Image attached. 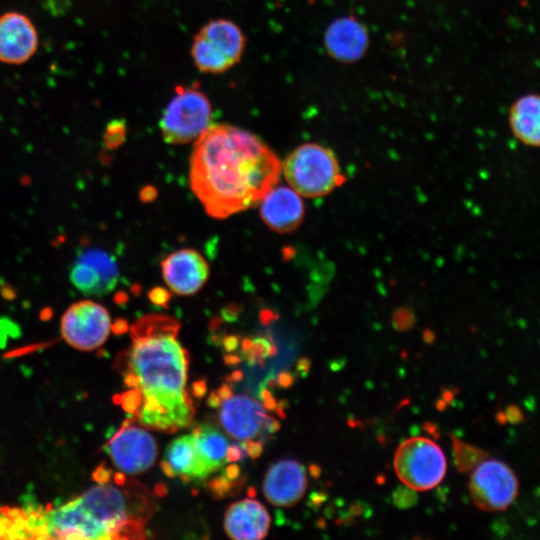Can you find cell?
<instances>
[{"instance_id":"1","label":"cell","mask_w":540,"mask_h":540,"mask_svg":"<svg viewBox=\"0 0 540 540\" xmlns=\"http://www.w3.org/2000/svg\"><path fill=\"white\" fill-rule=\"evenodd\" d=\"M190 186L205 211L227 218L260 203L278 183L281 164L256 135L228 124H210L196 139Z\"/></svg>"},{"instance_id":"2","label":"cell","mask_w":540,"mask_h":540,"mask_svg":"<svg viewBox=\"0 0 540 540\" xmlns=\"http://www.w3.org/2000/svg\"><path fill=\"white\" fill-rule=\"evenodd\" d=\"M121 485L100 482L50 509L3 511L0 538H144L145 524L156 506L146 492Z\"/></svg>"},{"instance_id":"3","label":"cell","mask_w":540,"mask_h":540,"mask_svg":"<svg viewBox=\"0 0 540 540\" xmlns=\"http://www.w3.org/2000/svg\"><path fill=\"white\" fill-rule=\"evenodd\" d=\"M180 324L148 315L131 327L132 344L124 357V383L159 405L143 426L173 433L191 424L194 407L185 391L188 354L177 340Z\"/></svg>"},{"instance_id":"4","label":"cell","mask_w":540,"mask_h":540,"mask_svg":"<svg viewBox=\"0 0 540 540\" xmlns=\"http://www.w3.org/2000/svg\"><path fill=\"white\" fill-rule=\"evenodd\" d=\"M283 172L292 189L308 198L325 196L343 181L335 153L317 143L293 150L283 163Z\"/></svg>"},{"instance_id":"5","label":"cell","mask_w":540,"mask_h":540,"mask_svg":"<svg viewBox=\"0 0 540 540\" xmlns=\"http://www.w3.org/2000/svg\"><path fill=\"white\" fill-rule=\"evenodd\" d=\"M212 106L196 88L178 87L160 121L164 140L185 144L196 140L211 124Z\"/></svg>"},{"instance_id":"6","label":"cell","mask_w":540,"mask_h":540,"mask_svg":"<svg viewBox=\"0 0 540 540\" xmlns=\"http://www.w3.org/2000/svg\"><path fill=\"white\" fill-rule=\"evenodd\" d=\"M394 468L407 487L426 491L437 486L445 476L446 459L441 448L425 437L406 439L397 448Z\"/></svg>"},{"instance_id":"7","label":"cell","mask_w":540,"mask_h":540,"mask_svg":"<svg viewBox=\"0 0 540 540\" xmlns=\"http://www.w3.org/2000/svg\"><path fill=\"white\" fill-rule=\"evenodd\" d=\"M469 479L473 503L487 512L502 511L514 501L518 480L513 470L496 459L481 461Z\"/></svg>"},{"instance_id":"8","label":"cell","mask_w":540,"mask_h":540,"mask_svg":"<svg viewBox=\"0 0 540 540\" xmlns=\"http://www.w3.org/2000/svg\"><path fill=\"white\" fill-rule=\"evenodd\" d=\"M111 319L104 306L90 300L72 304L61 318V334L72 347L93 351L107 340Z\"/></svg>"},{"instance_id":"9","label":"cell","mask_w":540,"mask_h":540,"mask_svg":"<svg viewBox=\"0 0 540 540\" xmlns=\"http://www.w3.org/2000/svg\"><path fill=\"white\" fill-rule=\"evenodd\" d=\"M125 421L106 444V453L124 474L136 475L150 469L157 456V445L143 427Z\"/></svg>"},{"instance_id":"10","label":"cell","mask_w":540,"mask_h":540,"mask_svg":"<svg viewBox=\"0 0 540 540\" xmlns=\"http://www.w3.org/2000/svg\"><path fill=\"white\" fill-rule=\"evenodd\" d=\"M118 278L115 258L97 248L80 251L70 272L73 285L84 294L94 296L109 293L116 286Z\"/></svg>"},{"instance_id":"11","label":"cell","mask_w":540,"mask_h":540,"mask_svg":"<svg viewBox=\"0 0 540 540\" xmlns=\"http://www.w3.org/2000/svg\"><path fill=\"white\" fill-rule=\"evenodd\" d=\"M37 48V30L26 15L11 11L0 16L1 62L23 64L35 54Z\"/></svg>"},{"instance_id":"12","label":"cell","mask_w":540,"mask_h":540,"mask_svg":"<svg viewBox=\"0 0 540 540\" xmlns=\"http://www.w3.org/2000/svg\"><path fill=\"white\" fill-rule=\"evenodd\" d=\"M161 268L165 283L178 295L196 293L209 276L207 262L193 249H181L170 254L161 263Z\"/></svg>"},{"instance_id":"13","label":"cell","mask_w":540,"mask_h":540,"mask_svg":"<svg viewBox=\"0 0 540 540\" xmlns=\"http://www.w3.org/2000/svg\"><path fill=\"white\" fill-rule=\"evenodd\" d=\"M370 45L369 34L362 22L352 16L332 21L324 33L327 53L336 61L355 63L361 60Z\"/></svg>"},{"instance_id":"14","label":"cell","mask_w":540,"mask_h":540,"mask_svg":"<svg viewBox=\"0 0 540 540\" xmlns=\"http://www.w3.org/2000/svg\"><path fill=\"white\" fill-rule=\"evenodd\" d=\"M306 488L307 475L304 466L291 459L274 463L263 481L265 497L278 507H289L297 503Z\"/></svg>"},{"instance_id":"15","label":"cell","mask_w":540,"mask_h":540,"mask_svg":"<svg viewBox=\"0 0 540 540\" xmlns=\"http://www.w3.org/2000/svg\"><path fill=\"white\" fill-rule=\"evenodd\" d=\"M219 420L225 431L237 440L259 437L264 430V407L246 395H236L223 400Z\"/></svg>"},{"instance_id":"16","label":"cell","mask_w":540,"mask_h":540,"mask_svg":"<svg viewBox=\"0 0 540 540\" xmlns=\"http://www.w3.org/2000/svg\"><path fill=\"white\" fill-rule=\"evenodd\" d=\"M260 215L270 229L290 233L304 218L303 201L293 189L274 186L260 201Z\"/></svg>"},{"instance_id":"17","label":"cell","mask_w":540,"mask_h":540,"mask_svg":"<svg viewBox=\"0 0 540 540\" xmlns=\"http://www.w3.org/2000/svg\"><path fill=\"white\" fill-rule=\"evenodd\" d=\"M269 526V514L256 500L244 499L234 502L225 513L224 529L232 539H263L268 534Z\"/></svg>"},{"instance_id":"18","label":"cell","mask_w":540,"mask_h":540,"mask_svg":"<svg viewBox=\"0 0 540 540\" xmlns=\"http://www.w3.org/2000/svg\"><path fill=\"white\" fill-rule=\"evenodd\" d=\"M509 125L514 136L523 144L538 147L540 142V98L527 93L516 99L509 110Z\"/></svg>"},{"instance_id":"19","label":"cell","mask_w":540,"mask_h":540,"mask_svg":"<svg viewBox=\"0 0 540 540\" xmlns=\"http://www.w3.org/2000/svg\"><path fill=\"white\" fill-rule=\"evenodd\" d=\"M198 34L233 66L241 59L246 41L243 32L234 22L227 19L212 20Z\"/></svg>"},{"instance_id":"20","label":"cell","mask_w":540,"mask_h":540,"mask_svg":"<svg viewBox=\"0 0 540 540\" xmlns=\"http://www.w3.org/2000/svg\"><path fill=\"white\" fill-rule=\"evenodd\" d=\"M165 460L170 463L178 476L185 474L193 480L204 479L209 475L191 434L174 439L166 448Z\"/></svg>"},{"instance_id":"21","label":"cell","mask_w":540,"mask_h":540,"mask_svg":"<svg viewBox=\"0 0 540 540\" xmlns=\"http://www.w3.org/2000/svg\"><path fill=\"white\" fill-rule=\"evenodd\" d=\"M193 437L197 452L208 473L210 474L220 469L226 462L227 438L218 430L203 425H201L199 434Z\"/></svg>"},{"instance_id":"22","label":"cell","mask_w":540,"mask_h":540,"mask_svg":"<svg viewBox=\"0 0 540 540\" xmlns=\"http://www.w3.org/2000/svg\"><path fill=\"white\" fill-rule=\"evenodd\" d=\"M452 440L454 461L460 472H467L474 468L487 456L485 451L457 439L454 435Z\"/></svg>"},{"instance_id":"23","label":"cell","mask_w":540,"mask_h":540,"mask_svg":"<svg viewBox=\"0 0 540 540\" xmlns=\"http://www.w3.org/2000/svg\"><path fill=\"white\" fill-rule=\"evenodd\" d=\"M243 483L244 478H238L235 481H230L222 474L208 481L206 488L214 498L222 499L228 495L237 494Z\"/></svg>"},{"instance_id":"24","label":"cell","mask_w":540,"mask_h":540,"mask_svg":"<svg viewBox=\"0 0 540 540\" xmlns=\"http://www.w3.org/2000/svg\"><path fill=\"white\" fill-rule=\"evenodd\" d=\"M125 138V124L120 120L111 121L104 133V145L107 149L117 148Z\"/></svg>"},{"instance_id":"25","label":"cell","mask_w":540,"mask_h":540,"mask_svg":"<svg viewBox=\"0 0 540 540\" xmlns=\"http://www.w3.org/2000/svg\"><path fill=\"white\" fill-rule=\"evenodd\" d=\"M121 403L126 412L134 413L142 403L141 392L136 388H131L123 394Z\"/></svg>"},{"instance_id":"26","label":"cell","mask_w":540,"mask_h":540,"mask_svg":"<svg viewBox=\"0 0 540 540\" xmlns=\"http://www.w3.org/2000/svg\"><path fill=\"white\" fill-rule=\"evenodd\" d=\"M245 453L251 459H257L261 456L263 452V444L260 441H254L252 439L244 440L241 444Z\"/></svg>"},{"instance_id":"27","label":"cell","mask_w":540,"mask_h":540,"mask_svg":"<svg viewBox=\"0 0 540 540\" xmlns=\"http://www.w3.org/2000/svg\"><path fill=\"white\" fill-rule=\"evenodd\" d=\"M245 457V451L241 445L231 444L227 446L225 453V461L237 462L243 460Z\"/></svg>"},{"instance_id":"28","label":"cell","mask_w":540,"mask_h":540,"mask_svg":"<svg viewBox=\"0 0 540 540\" xmlns=\"http://www.w3.org/2000/svg\"><path fill=\"white\" fill-rule=\"evenodd\" d=\"M259 397L262 400L265 409L268 411H275L277 402L274 399L271 391L265 387L264 384L260 387Z\"/></svg>"},{"instance_id":"29","label":"cell","mask_w":540,"mask_h":540,"mask_svg":"<svg viewBox=\"0 0 540 540\" xmlns=\"http://www.w3.org/2000/svg\"><path fill=\"white\" fill-rule=\"evenodd\" d=\"M239 337L236 335H225L221 339L220 346L227 353L235 351L239 346Z\"/></svg>"},{"instance_id":"30","label":"cell","mask_w":540,"mask_h":540,"mask_svg":"<svg viewBox=\"0 0 540 540\" xmlns=\"http://www.w3.org/2000/svg\"><path fill=\"white\" fill-rule=\"evenodd\" d=\"M294 380V375L289 371H281L276 378L277 386L283 389L291 387Z\"/></svg>"},{"instance_id":"31","label":"cell","mask_w":540,"mask_h":540,"mask_svg":"<svg viewBox=\"0 0 540 540\" xmlns=\"http://www.w3.org/2000/svg\"><path fill=\"white\" fill-rule=\"evenodd\" d=\"M192 394L197 399H202L207 392V383L205 379H199L192 383Z\"/></svg>"},{"instance_id":"32","label":"cell","mask_w":540,"mask_h":540,"mask_svg":"<svg viewBox=\"0 0 540 540\" xmlns=\"http://www.w3.org/2000/svg\"><path fill=\"white\" fill-rule=\"evenodd\" d=\"M149 297L153 303L162 306H164L169 300V295L164 290L159 288L152 290Z\"/></svg>"},{"instance_id":"33","label":"cell","mask_w":540,"mask_h":540,"mask_svg":"<svg viewBox=\"0 0 540 540\" xmlns=\"http://www.w3.org/2000/svg\"><path fill=\"white\" fill-rule=\"evenodd\" d=\"M223 475L230 481H235L240 478L241 468L237 464L228 465L223 472Z\"/></svg>"},{"instance_id":"34","label":"cell","mask_w":540,"mask_h":540,"mask_svg":"<svg viewBox=\"0 0 540 540\" xmlns=\"http://www.w3.org/2000/svg\"><path fill=\"white\" fill-rule=\"evenodd\" d=\"M280 423L279 421L272 417V416H266L265 418V421H264V429L270 433V434H273V433H276L277 431H279L280 429Z\"/></svg>"},{"instance_id":"35","label":"cell","mask_w":540,"mask_h":540,"mask_svg":"<svg viewBox=\"0 0 540 540\" xmlns=\"http://www.w3.org/2000/svg\"><path fill=\"white\" fill-rule=\"evenodd\" d=\"M310 365H311V362L308 358L306 357L300 358L296 364L297 373L305 377L309 371Z\"/></svg>"},{"instance_id":"36","label":"cell","mask_w":540,"mask_h":540,"mask_svg":"<svg viewBox=\"0 0 540 540\" xmlns=\"http://www.w3.org/2000/svg\"><path fill=\"white\" fill-rule=\"evenodd\" d=\"M207 405L211 408H218L222 403V399L216 391H212L207 397Z\"/></svg>"},{"instance_id":"37","label":"cell","mask_w":540,"mask_h":540,"mask_svg":"<svg viewBox=\"0 0 540 540\" xmlns=\"http://www.w3.org/2000/svg\"><path fill=\"white\" fill-rule=\"evenodd\" d=\"M216 392L218 393L222 401L233 396V390L227 383L222 384Z\"/></svg>"},{"instance_id":"38","label":"cell","mask_w":540,"mask_h":540,"mask_svg":"<svg viewBox=\"0 0 540 540\" xmlns=\"http://www.w3.org/2000/svg\"><path fill=\"white\" fill-rule=\"evenodd\" d=\"M160 468L164 475L168 478H174L177 476L170 463L165 459L160 462Z\"/></svg>"},{"instance_id":"39","label":"cell","mask_w":540,"mask_h":540,"mask_svg":"<svg viewBox=\"0 0 540 540\" xmlns=\"http://www.w3.org/2000/svg\"><path fill=\"white\" fill-rule=\"evenodd\" d=\"M128 329V324L125 320L119 319L115 324H112L111 330L115 333H123Z\"/></svg>"},{"instance_id":"40","label":"cell","mask_w":540,"mask_h":540,"mask_svg":"<svg viewBox=\"0 0 540 540\" xmlns=\"http://www.w3.org/2000/svg\"><path fill=\"white\" fill-rule=\"evenodd\" d=\"M223 361L228 366H236L242 361V359L240 356L235 354H226L223 357Z\"/></svg>"},{"instance_id":"41","label":"cell","mask_w":540,"mask_h":540,"mask_svg":"<svg viewBox=\"0 0 540 540\" xmlns=\"http://www.w3.org/2000/svg\"><path fill=\"white\" fill-rule=\"evenodd\" d=\"M287 406H288V402L286 400H281L279 403H277V407L275 411H276L277 416L282 420L286 419L287 417L286 410H285V407Z\"/></svg>"},{"instance_id":"42","label":"cell","mask_w":540,"mask_h":540,"mask_svg":"<svg viewBox=\"0 0 540 540\" xmlns=\"http://www.w3.org/2000/svg\"><path fill=\"white\" fill-rule=\"evenodd\" d=\"M169 490L166 484L163 483H157L154 486V494L157 497L163 498L168 494Z\"/></svg>"},{"instance_id":"43","label":"cell","mask_w":540,"mask_h":540,"mask_svg":"<svg viewBox=\"0 0 540 540\" xmlns=\"http://www.w3.org/2000/svg\"><path fill=\"white\" fill-rule=\"evenodd\" d=\"M254 345V340L251 338H243L241 341V353H249Z\"/></svg>"},{"instance_id":"44","label":"cell","mask_w":540,"mask_h":540,"mask_svg":"<svg viewBox=\"0 0 540 540\" xmlns=\"http://www.w3.org/2000/svg\"><path fill=\"white\" fill-rule=\"evenodd\" d=\"M225 379L228 383L240 382L243 379V373L240 370H235L230 375L226 376Z\"/></svg>"},{"instance_id":"45","label":"cell","mask_w":540,"mask_h":540,"mask_svg":"<svg viewBox=\"0 0 540 540\" xmlns=\"http://www.w3.org/2000/svg\"><path fill=\"white\" fill-rule=\"evenodd\" d=\"M1 294L4 298L6 299H13L15 297V291L13 290L12 287L8 286V285H5L2 287L1 289Z\"/></svg>"},{"instance_id":"46","label":"cell","mask_w":540,"mask_h":540,"mask_svg":"<svg viewBox=\"0 0 540 540\" xmlns=\"http://www.w3.org/2000/svg\"><path fill=\"white\" fill-rule=\"evenodd\" d=\"M324 496L320 493H313L310 496V503H312L314 506L319 505L321 502H323Z\"/></svg>"},{"instance_id":"47","label":"cell","mask_w":540,"mask_h":540,"mask_svg":"<svg viewBox=\"0 0 540 540\" xmlns=\"http://www.w3.org/2000/svg\"><path fill=\"white\" fill-rule=\"evenodd\" d=\"M265 387H267L268 389H273L277 386V382H276V377L274 376H269L266 380H265Z\"/></svg>"},{"instance_id":"48","label":"cell","mask_w":540,"mask_h":540,"mask_svg":"<svg viewBox=\"0 0 540 540\" xmlns=\"http://www.w3.org/2000/svg\"><path fill=\"white\" fill-rule=\"evenodd\" d=\"M309 472H310L311 476H313V477H319V475H320V473H321V470H320V468H319L317 465L311 464V465L309 466Z\"/></svg>"},{"instance_id":"49","label":"cell","mask_w":540,"mask_h":540,"mask_svg":"<svg viewBox=\"0 0 540 540\" xmlns=\"http://www.w3.org/2000/svg\"><path fill=\"white\" fill-rule=\"evenodd\" d=\"M276 353H277V347L275 346V344L273 342H271L269 347H268L266 356L267 357H273V356L276 355Z\"/></svg>"},{"instance_id":"50","label":"cell","mask_w":540,"mask_h":540,"mask_svg":"<svg viewBox=\"0 0 540 540\" xmlns=\"http://www.w3.org/2000/svg\"><path fill=\"white\" fill-rule=\"evenodd\" d=\"M272 319H273V315L269 311L262 313L261 321L264 324L269 323Z\"/></svg>"},{"instance_id":"51","label":"cell","mask_w":540,"mask_h":540,"mask_svg":"<svg viewBox=\"0 0 540 540\" xmlns=\"http://www.w3.org/2000/svg\"><path fill=\"white\" fill-rule=\"evenodd\" d=\"M257 494V490L254 486H250L248 489H247V495L250 497V498H253L255 497Z\"/></svg>"}]
</instances>
